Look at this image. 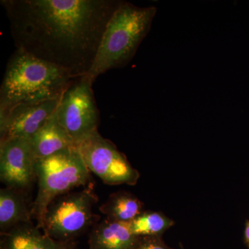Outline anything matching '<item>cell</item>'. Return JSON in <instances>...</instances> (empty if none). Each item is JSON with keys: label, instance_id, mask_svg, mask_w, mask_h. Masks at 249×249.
<instances>
[{"label": "cell", "instance_id": "3957f363", "mask_svg": "<svg viewBox=\"0 0 249 249\" xmlns=\"http://www.w3.org/2000/svg\"><path fill=\"white\" fill-rule=\"evenodd\" d=\"M157 11L155 6L138 7L121 1L108 22L92 67L84 76L89 83L130 61L148 34Z\"/></svg>", "mask_w": 249, "mask_h": 249}, {"label": "cell", "instance_id": "5bb4252c", "mask_svg": "<svg viewBox=\"0 0 249 249\" xmlns=\"http://www.w3.org/2000/svg\"><path fill=\"white\" fill-rule=\"evenodd\" d=\"M99 210L107 218L124 223L132 222L144 211L142 201L125 191L112 193Z\"/></svg>", "mask_w": 249, "mask_h": 249}, {"label": "cell", "instance_id": "8992f818", "mask_svg": "<svg viewBox=\"0 0 249 249\" xmlns=\"http://www.w3.org/2000/svg\"><path fill=\"white\" fill-rule=\"evenodd\" d=\"M91 86L85 76L76 78L62 95L57 108L59 123L76 146L98 132V111Z\"/></svg>", "mask_w": 249, "mask_h": 249}, {"label": "cell", "instance_id": "e0dca14e", "mask_svg": "<svg viewBox=\"0 0 249 249\" xmlns=\"http://www.w3.org/2000/svg\"><path fill=\"white\" fill-rule=\"evenodd\" d=\"M245 240L246 244L249 247V221L247 222L245 226Z\"/></svg>", "mask_w": 249, "mask_h": 249}, {"label": "cell", "instance_id": "30bf717a", "mask_svg": "<svg viewBox=\"0 0 249 249\" xmlns=\"http://www.w3.org/2000/svg\"><path fill=\"white\" fill-rule=\"evenodd\" d=\"M31 223H23L1 232V249H71L65 242L46 235Z\"/></svg>", "mask_w": 249, "mask_h": 249}, {"label": "cell", "instance_id": "ba28073f", "mask_svg": "<svg viewBox=\"0 0 249 249\" xmlns=\"http://www.w3.org/2000/svg\"><path fill=\"white\" fill-rule=\"evenodd\" d=\"M36 160L30 140L11 139L0 142V178L9 188L24 191L36 178Z\"/></svg>", "mask_w": 249, "mask_h": 249}, {"label": "cell", "instance_id": "52a82bcc", "mask_svg": "<svg viewBox=\"0 0 249 249\" xmlns=\"http://www.w3.org/2000/svg\"><path fill=\"white\" fill-rule=\"evenodd\" d=\"M76 148L89 172L106 184L134 186L137 183L139 172L113 142L103 138L98 132L78 144Z\"/></svg>", "mask_w": 249, "mask_h": 249}, {"label": "cell", "instance_id": "9c48e42d", "mask_svg": "<svg viewBox=\"0 0 249 249\" xmlns=\"http://www.w3.org/2000/svg\"><path fill=\"white\" fill-rule=\"evenodd\" d=\"M60 99L20 104L0 113V138L30 139L55 114Z\"/></svg>", "mask_w": 249, "mask_h": 249}, {"label": "cell", "instance_id": "5b68a950", "mask_svg": "<svg viewBox=\"0 0 249 249\" xmlns=\"http://www.w3.org/2000/svg\"><path fill=\"white\" fill-rule=\"evenodd\" d=\"M97 201L89 189L59 196L47 208L40 229L54 240L66 243L91 227L96 217L93 208Z\"/></svg>", "mask_w": 249, "mask_h": 249}, {"label": "cell", "instance_id": "9a60e30c", "mask_svg": "<svg viewBox=\"0 0 249 249\" xmlns=\"http://www.w3.org/2000/svg\"><path fill=\"white\" fill-rule=\"evenodd\" d=\"M131 231L137 237L160 236L173 227L174 222L165 214L155 211H143L129 223Z\"/></svg>", "mask_w": 249, "mask_h": 249}, {"label": "cell", "instance_id": "8fae6325", "mask_svg": "<svg viewBox=\"0 0 249 249\" xmlns=\"http://www.w3.org/2000/svg\"><path fill=\"white\" fill-rule=\"evenodd\" d=\"M138 239L131 231L129 223L106 217L90 232L89 249H132Z\"/></svg>", "mask_w": 249, "mask_h": 249}, {"label": "cell", "instance_id": "4fadbf2b", "mask_svg": "<svg viewBox=\"0 0 249 249\" xmlns=\"http://www.w3.org/2000/svg\"><path fill=\"white\" fill-rule=\"evenodd\" d=\"M33 210L28 206L24 191L16 188H1L0 191V230L1 232L23 224L30 223Z\"/></svg>", "mask_w": 249, "mask_h": 249}, {"label": "cell", "instance_id": "6da1fadb", "mask_svg": "<svg viewBox=\"0 0 249 249\" xmlns=\"http://www.w3.org/2000/svg\"><path fill=\"white\" fill-rule=\"evenodd\" d=\"M116 0H3L16 49L68 72L92 67Z\"/></svg>", "mask_w": 249, "mask_h": 249}, {"label": "cell", "instance_id": "7c38bea8", "mask_svg": "<svg viewBox=\"0 0 249 249\" xmlns=\"http://www.w3.org/2000/svg\"><path fill=\"white\" fill-rule=\"evenodd\" d=\"M29 140L37 160L76 147L71 137L59 123L56 111Z\"/></svg>", "mask_w": 249, "mask_h": 249}, {"label": "cell", "instance_id": "2e32d148", "mask_svg": "<svg viewBox=\"0 0 249 249\" xmlns=\"http://www.w3.org/2000/svg\"><path fill=\"white\" fill-rule=\"evenodd\" d=\"M132 249H171L162 241L160 236L139 237Z\"/></svg>", "mask_w": 249, "mask_h": 249}, {"label": "cell", "instance_id": "7a4b0ae2", "mask_svg": "<svg viewBox=\"0 0 249 249\" xmlns=\"http://www.w3.org/2000/svg\"><path fill=\"white\" fill-rule=\"evenodd\" d=\"M76 79L60 67L16 49L0 88V113L18 105L60 99Z\"/></svg>", "mask_w": 249, "mask_h": 249}, {"label": "cell", "instance_id": "277c9868", "mask_svg": "<svg viewBox=\"0 0 249 249\" xmlns=\"http://www.w3.org/2000/svg\"><path fill=\"white\" fill-rule=\"evenodd\" d=\"M36 170L38 191L32 209L37 219L36 226L41 229L49 204L76 187L88 184L90 175L76 147L37 160Z\"/></svg>", "mask_w": 249, "mask_h": 249}]
</instances>
